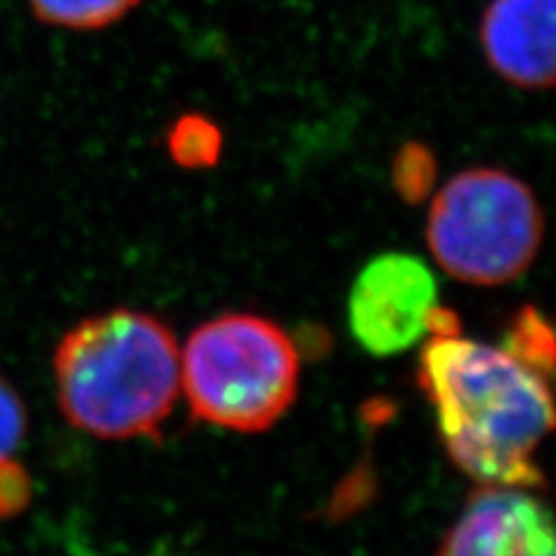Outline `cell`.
<instances>
[{
    "instance_id": "cell-10",
    "label": "cell",
    "mask_w": 556,
    "mask_h": 556,
    "mask_svg": "<svg viewBox=\"0 0 556 556\" xmlns=\"http://www.w3.org/2000/svg\"><path fill=\"white\" fill-rule=\"evenodd\" d=\"M506 351L529 369L552 380L554 371V334L545 316L535 306L521 308L506 334Z\"/></svg>"
},
{
    "instance_id": "cell-9",
    "label": "cell",
    "mask_w": 556,
    "mask_h": 556,
    "mask_svg": "<svg viewBox=\"0 0 556 556\" xmlns=\"http://www.w3.org/2000/svg\"><path fill=\"white\" fill-rule=\"evenodd\" d=\"M167 151L186 169L214 167L223 153V132L204 114H184L167 130Z\"/></svg>"
},
{
    "instance_id": "cell-12",
    "label": "cell",
    "mask_w": 556,
    "mask_h": 556,
    "mask_svg": "<svg viewBox=\"0 0 556 556\" xmlns=\"http://www.w3.org/2000/svg\"><path fill=\"white\" fill-rule=\"evenodd\" d=\"M28 417L22 396L0 376V462L12 457L26 437Z\"/></svg>"
},
{
    "instance_id": "cell-6",
    "label": "cell",
    "mask_w": 556,
    "mask_h": 556,
    "mask_svg": "<svg viewBox=\"0 0 556 556\" xmlns=\"http://www.w3.org/2000/svg\"><path fill=\"white\" fill-rule=\"evenodd\" d=\"M437 556H556L549 506L527 486L480 484Z\"/></svg>"
},
{
    "instance_id": "cell-8",
    "label": "cell",
    "mask_w": 556,
    "mask_h": 556,
    "mask_svg": "<svg viewBox=\"0 0 556 556\" xmlns=\"http://www.w3.org/2000/svg\"><path fill=\"white\" fill-rule=\"evenodd\" d=\"M142 0H28L38 22L65 30H102L118 24Z\"/></svg>"
},
{
    "instance_id": "cell-13",
    "label": "cell",
    "mask_w": 556,
    "mask_h": 556,
    "mask_svg": "<svg viewBox=\"0 0 556 556\" xmlns=\"http://www.w3.org/2000/svg\"><path fill=\"white\" fill-rule=\"evenodd\" d=\"M30 498V480L20 464L10 457L0 462V517L24 510Z\"/></svg>"
},
{
    "instance_id": "cell-4",
    "label": "cell",
    "mask_w": 556,
    "mask_h": 556,
    "mask_svg": "<svg viewBox=\"0 0 556 556\" xmlns=\"http://www.w3.org/2000/svg\"><path fill=\"white\" fill-rule=\"evenodd\" d=\"M545 216L533 190L515 174L471 167L455 174L431 202L427 243L437 263L462 283L506 286L541 251Z\"/></svg>"
},
{
    "instance_id": "cell-5",
    "label": "cell",
    "mask_w": 556,
    "mask_h": 556,
    "mask_svg": "<svg viewBox=\"0 0 556 556\" xmlns=\"http://www.w3.org/2000/svg\"><path fill=\"white\" fill-rule=\"evenodd\" d=\"M437 300V278L420 257L382 253L355 278L348 298V325L369 355L392 357L429 334Z\"/></svg>"
},
{
    "instance_id": "cell-1",
    "label": "cell",
    "mask_w": 556,
    "mask_h": 556,
    "mask_svg": "<svg viewBox=\"0 0 556 556\" xmlns=\"http://www.w3.org/2000/svg\"><path fill=\"white\" fill-rule=\"evenodd\" d=\"M417 388L433 406L447 457L480 484L545 486L535 452L554 427L552 380L506 348L431 334Z\"/></svg>"
},
{
    "instance_id": "cell-7",
    "label": "cell",
    "mask_w": 556,
    "mask_h": 556,
    "mask_svg": "<svg viewBox=\"0 0 556 556\" xmlns=\"http://www.w3.org/2000/svg\"><path fill=\"white\" fill-rule=\"evenodd\" d=\"M556 0H490L480 20L486 65L515 89L554 86Z\"/></svg>"
},
{
    "instance_id": "cell-11",
    "label": "cell",
    "mask_w": 556,
    "mask_h": 556,
    "mask_svg": "<svg viewBox=\"0 0 556 556\" xmlns=\"http://www.w3.org/2000/svg\"><path fill=\"white\" fill-rule=\"evenodd\" d=\"M437 181V159L420 142H408L396 151L392 163V184L406 202H420Z\"/></svg>"
},
{
    "instance_id": "cell-2",
    "label": "cell",
    "mask_w": 556,
    "mask_h": 556,
    "mask_svg": "<svg viewBox=\"0 0 556 556\" xmlns=\"http://www.w3.org/2000/svg\"><path fill=\"white\" fill-rule=\"evenodd\" d=\"M54 382L65 420L104 441L155 437L181 390V353L151 313L114 308L59 341Z\"/></svg>"
},
{
    "instance_id": "cell-3",
    "label": "cell",
    "mask_w": 556,
    "mask_h": 556,
    "mask_svg": "<svg viewBox=\"0 0 556 556\" xmlns=\"http://www.w3.org/2000/svg\"><path fill=\"white\" fill-rule=\"evenodd\" d=\"M181 388L200 422L239 433L267 431L298 399L300 353L274 320L223 313L188 337Z\"/></svg>"
}]
</instances>
